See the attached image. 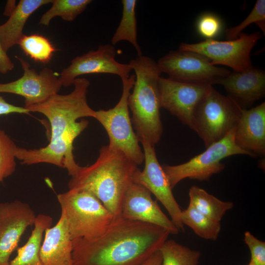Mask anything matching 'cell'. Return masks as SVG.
I'll list each match as a JSON object with an SVG mask.
<instances>
[{"label":"cell","instance_id":"5bb4252c","mask_svg":"<svg viewBox=\"0 0 265 265\" xmlns=\"http://www.w3.org/2000/svg\"><path fill=\"white\" fill-rule=\"evenodd\" d=\"M212 85L180 82L160 77L159 80L161 107L192 129L194 110Z\"/></svg>","mask_w":265,"mask_h":265},{"label":"cell","instance_id":"f546056e","mask_svg":"<svg viewBox=\"0 0 265 265\" xmlns=\"http://www.w3.org/2000/svg\"><path fill=\"white\" fill-rule=\"evenodd\" d=\"M196 29L200 36L206 39H214L223 29V24L217 15L210 13H204L198 19Z\"/></svg>","mask_w":265,"mask_h":265},{"label":"cell","instance_id":"7c38bea8","mask_svg":"<svg viewBox=\"0 0 265 265\" xmlns=\"http://www.w3.org/2000/svg\"><path fill=\"white\" fill-rule=\"evenodd\" d=\"M16 58L21 63L23 75L14 81L0 83V93L23 97L24 107L42 103L58 93L62 85L59 77L52 69L46 67L38 73L26 60L19 56Z\"/></svg>","mask_w":265,"mask_h":265},{"label":"cell","instance_id":"7402d4cb","mask_svg":"<svg viewBox=\"0 0 265 265\" xmlns=\"http://www.w3.org/2000/svg\"><path fill=\"white\" fill-rule=\"evenodd\" d=\"M188 195L189 204L200 212L218 222L234 207L233 202L222 201L197 186L190 187Z\"/></svg>","mask_w":265,"mask_h":265},{"label":"cell","instance_id":"52a82bcc","mask_svg":"<svg viewBox=\"0 0 265 265\" xmlns=\"http://www.w3.org/2000/svg\"><path fill=\"white\" fill-rule=\"evenodd\" d=\"M135 76L122 79L123 90L118 103L108 110L95 111L94 117L103 126L108 138V145L124 154L137 165L144 161L139 139L133 130L128 100Z\"/></svg>","mask_w":265,"mask_h":265},{"label":"cell","instance_id":"484cf974","mask_svg":"<svg viewBox=\"0 0 265 265\" xmlns=\"http://www.w3.org/2000/svg\"><path fill=\"white\" fill-rule=\"evenodd\" d=\"M91 0H53L51 7L41 17L39 24L48 26L51 20L59 16L71 22L86 8Z\"/></svg>","mask_w":265,"mask_h":265},{"label":"cell","instance_id":"1f68e13d","mask_svg":"<svg viewBox=\"0 0 265 265\" xmlns=\"http://www.w3.org/2000/svg\"><path fill=\"white\" fill-rule=\"evenodd\" d=\"M14 113L29 114V111L24 107L16 106L7 103L0 96V115Z\"/></svg>","mask_w":265,"mask_h":265},{"label":"cell","instance_id":"e0dca14e","mask_svg":"<svg viewBox=\"0 0 265 265\" xmlns=\"http://www.w3.org/2000/svg\"><path fill=\"white\" fill-rule=\"evenodd\" d=\"M218 84L242 108L246 109L265 97V72L253 66L243 71H233Z\"/></svg>","mask_w":265,"mask_h":265},{"label":"cell","instance_id":"ffe728a7","mask_svg":"<svg viewBox=\"0 0 265 265\" xmlns=\"http://www.w3.org/2000/svg\"><path fill=\"white\" fill-rule=\"evenodd\" d=\"M53 0H21L8 20L0 26V41L7 51L19 43L24 34V27L30 15L42 5Z\"/></svg>","mask_w":265,"mask_h":265},{"label":"cell","instance_id":"836d02e7","mask_svg":"<svg viewBox=\"0 0 265 265\" xmlns=\"http://www.w3.org/2000/svg\"><path fill=\"white\" fill-rule=\"evenodd\" d=\"M141 265H162V257L159 250L155 252Z\"/></svg>","mask_w":265,"mask_h":265},{"label":"cell","instance_id":"4dcf8cb0","mask_svg":"<svg viewBox=\"0 0 265 265\" xmlns=\"http://www.w3.org/2000/svg\"><path fill=\"white\" fill-rule=\"evenodd\" d=\"M244 241L251 253V261L255 265H265V242L254 236L249 231L244 234Z\"/></svg>","mask_w":265,"mask_h":265},{"label":"cell","instance_id":"ac0fdd59","mask_svg":"<svg viewBox=\"0 0 265 265\" xmlns=\"http://www.w3.org/2000/svg\"><path fill=\"white\" fill-rule=\"evenodd\" d=\"M235 141L242 149L257 156L265 155V103L243 108L236 127Z\"/></svg>","mask_w":265,"mask_h":265},{"label":"cell","instance_id":"cb8c5ba5","mask_svg":"<svg viewBox=\"0 0 265 265\" xmlns=\"http://www.w3.org/2000/svg\"><path fill=\"white\" fill-rule=\"evenodd\" d=\"M181 218L184 225L189 227L200 238L207 240L217 239L221 230L220 222L200 212L190 204L182 211Z\"/></svg>","mask_w":265,"mask_h":265},{"label":"cell","instance_id":"d6a6232c","mask_svg":"<svg viewBox=\"0 0 265 265\" xmlns=\"http://www.w3.org/2000/svg\"><path fill=\"white\" fill-rule=\"evenodd\" d=\"M14 67V63L4 50L0 41V73L5 74L11 71Z\"/></svg>","mask_w":265,"mask_h":265},{"label":"cell","instance_id":"8fae6325","mask_svg":"<svg viewBox=\"0 0 265 265\" xmlns=\"http://www.w3.org/2000/svg\"><path fill=\"white\" fill-rule=\"evenodd\" d=\"M144 154V167L138 168L133 176V182L139 184L152 193L168 212L171 220L180 231H184L181 215L182 210L172 192L166 175L158 159L155 146L144 140H140Z\"/></svg>","mask_w":265,"mask_h":265},{"label":"cell","instance_id":"d6986e66","mask_svg":"<svg viewBox=\"0 0 265 265\" xmlns=\"http://www.w3.org/2000/svg\"><path fill=\"white\" fill-rule=\"evenodd\" d=\"M72 252V238L61 212L56 224L45 231L40 252L42 265H74Z\"/></svg>","mask_w":265,"mask_h":265},{"label":"cell","instance_id":"e575fe53","mask_svg":"<svg viewBox=\"0 0 265 265\" xmlns=\"http://www.w3.org/2000/svg\"><path fill=\"white\" fill-rule=\"evenodd\" d=\"M15 0H8L5 7L3 14L10 16L16 8Z\"/></svg>","mask_w":265,"mask_h":265},{"label":"cell","instance_id":"d590c367","mask_svg":"<svg viewBox=\"0 0 265 265\" xmlns=\"http://www.w3.org/2000/svg\"><path fill=\"white\" fill-rule=\"evenodd\" d=\"M248 265H255L250 260Z\"/></svg>","mask_w":265,"mask_h":265},{"label":"cell","instance_id":"603a6c76","mask_svg":"<svg viewBox=\"0 0 265 265\" xmlns=\"http://www.w3.org/2000/svg\"><path fill=\"white\" fill-rule=\"evenodd\" d=\"M136 0H122V16L120 23L111 40L114 46L122 41L130 42L136 51L137 56L142 55L140 47L137 42V21L135 8Z\"/></svg>","mask_w":265,"mask_h":265},{"label":"cell","instance_id":"7a4b0ae2","mask_svg":"<svg viewBox=\"0 0 265 265\" xmlns=\"http://www.w3.org/2000/svg\"><path fill=\"white\" fill-rule=\"evenodd\" d=\"M161 227L121 216L93 238H74V265H141L168 239Z\"/></svg>","mask_w":265,"mask_h":265},{"label":"cell","instance_id":"83f0119b","mask_svg":"<svg viewBox=\"0 0 265 265\" xmlns=\"http://www.w3.org/2000/svg\"><path fill=\"white\" fill-rule=\"evenodd\" d=\"M17 147L8 135L0 130V183L15 171Z\"/></svg>","mask_w":265,"mask_h":265},{"label":"cell","instance_id":"f1b7e54d","mask_svg":"<svg viewBox=\"0 0 265 265\" xmlns=\"http://www.w3.org/2000/svg\"><path fill=\"white\" fill-rule=\"evenodd\" d=\"M256 24L265 34V0H257L248 16L239 25L227 29L225 37L228 40L237 38L242 31L248 25Z\"/></svg>","mask_w":265,"mask_h":265},{"label":"cell","instance_id":"9a60e30c","mask_svg":"<svg viewBox=\"0 0 265 265\" xmlns=\"http://www.w3.org/2000/svg\"><path fill=\"white\" fill-rule=\"evenodd\" d=\"M36 216L26 203L18 200L0 203V265H9L10 256Z\"/></svg>","mask_w":265,"mask_h":265},{"label":"cell","instance_id":"6da1fadb","mask_svg":"<svg viewBox=\"0 0 265 265\" xmlns=\"http://www.w3.org/2000/svg\"><path fill=\"white\" fill-rule=\"evenodd\" d=\"M74 90L67 95L56 94L46 101L25 107L30 112L44 114L51 128L49 143L45 147L26 149L17 146L15 156L22 164L47 163L67 170L72 176L80 166L74 159L73 142L88 126L89 122L82 117H94L95 110L87 101L89 81L77 78L74 81Z\"/></svg>","mask_w":265,"mask_h":265},{"label":"cell","instance_id":"5b68a950","mask_svg":"<svg viewBox=\"0 0 265 265\" xmlns=\"http://www.w3.org/2000/svg\"><path fill=\"white\" fill-rule=\"evenodd\" d=\"M71 237L91 239L103 234L115 218L91 193L69 189L57 195Z\"/></svg>","mask_w":265,"mask_h":265},{"label":"cell","instance_id":"3957f363","mask_svg":"<svg viewBox=\"0 0 265 265\" xmlns=\"http://www.w3.org/2000/svg\"><path fill=\"white\" fill-rule=\"evenodd\" d=\"M137 165L122 152L102 146L96 160L88 166H79L68 182L69 189L89 192L113 214L121 216L125 194L133 183Z\"/></svg>","mask_w":265,"mask_h":265},{"label":"cell","instance_id":"4316f807","mask_svg":"<svg viewBox=\"0 0 265 265\" xmlns=\"http://www.w3.org/2000/svg\"><path fill=\"white\" fill-rule=\"evenodd\" d=\"M21 49L35 61L48 62L55 49L46 37L39 34L24 35L19 43Z\"/></svg>","mask_w":265,"mask_h":265},{"label":"cell","instance_id":"8992f818","mask_svg":"<svg viewBox=\"0 0 265 265\" xmlns=\"http://www.w3.org/2000/svg\"><path fill=\"white\" fill-rule=\"evenodd\" d=\"M242 109L230 97L222 95L212 86L194 110L192 130L207 148L236 127Z\"/></svg>","mask_w":265,"mask_h":265},{"label":"cell","instance_id":"4fadbf2b","mask_svg":"<svg viewBox=\"0 0 265 265\" xmlns=\"http://www.w3.org/2000/svg\"><path fill=\"white\" fill-rule=\"evenodd\" d=\"M116 53L114 46L107 44L99 45L96 50H90L76 56L60 74L59 80L62 85L70 86L78 77L88 74H111L118 75L121 79L129 77L132 70V66L118 62L115 59Z\"/></svg>","mask_w":265,"mask_h":265},{"label":"cell","instance_id":"44dd1931","mask_svg":"<svg viewBox=\"0 0 265 265\" xmlns=\"http://www.w3.org/2000/svg\"><path fill=\"white\" fill-rule=\"evenodd\" d=\"M53 218L44 214L36 215L34 229L27 242L17 249V255L10 261L9 265H42L40 252L43 234L51 227Z\"/></svg>","mask_w":265,"mask_h":265},{"label":"cell","instance_id":"2e32d148","mask_svg":"<svg viewBox=\"0 0 265 265\" xmlns=\"http://www.w3.org/2000/svg\"><path fill=\"white\" fill-rule=\"evenodd\" d=\"M121 216L124 219L157 225L176 235L179 231L163 212L151 193L143 186L132 183L127 190L122 204Z\"/></svg>","mask_w":265,"mask_h":265},{"label":"cell","instance_id":"d4e9b609","mask_svg":"<svg viewBox=\"0 0 265 265\" xmlns=\"http://www.w3.org/2000/svg\"><path fill=\"white\" fill-rule=\"evenodd\" d=\"M162 265H197L200 251L184 246L173 239L166 240L159 249Z\"/></svg>","mask_w":265,"mask_h":265},{"label":"cell","instance_id":"ba28073f","mask_svg":"<svg viewBox=\"0 0 265 265\" xmlns=\"http://www.w3.org/2000/svg\"><path fill=\"white\" fill-rule=\"evenodd\" d=\"M235 129L236 127L223 138L186 162L176 165L163 164L162 167L171 188L173 189L181 181L186 178L209 181L213 175L224 169L225 164L221 161L225 158L240 154L255 157L236 144L234 138Z\"/></svg>","mask_w":265,"mask_h":265},{"label":"cell","instance_id":"277c9868","mask_svg":"<svg viewBox=\"0 0 265 265\" xmlns=\"http://www.w3.org/2000/svg\"><path fill=\"white\" fill-rule=\"evenodd\" d=\"M129 64L135 76L128 100L132 125L139 141L144 140L155 146L163 132L159 88L162 72L157 62L143 55L132 59Z\"/></svg>","mask_w":265,"mask_h":265},{"label":"cell","instance_id":"9c48e42d","mask_svg":"<svg viewBox=\"0 0 265 265\" xmlns=\"http://www.w3.org/2000/svg\"><path fill=\"white\" fill-rule=\"evenodd\" d=\"M157 64L168 78L199 85L218 84L231 72L212 65L210 60L201 54L180 49L170 51L160 57Z\"/></svg>","mask_w":265,"mask_h":265},{"label":"cell","instance_id":"30bf717a","mask_svg":"<svg viewBox=\"0 0 265 265\" xmlns=\"http://www.w3.org/2000/svg\"><path fill=\"white\" fill-rule=\"evenodd\" d=\"M262 37L259 31L250 34L241 32L237 38L227 41L205 39L197 43H182L179 49L201 54L213 65L220 64L233 71H243L253 67L251 51Z\"/></svg>","mask_w":265,"mask_h":265}]
</instances>
